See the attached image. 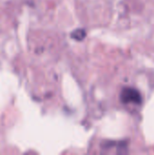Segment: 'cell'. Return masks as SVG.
<instances>
[{
  "label": "cell",
  "instance_id": "6da1fadb",
  "mask_svg": "<svg viewBox=\"0 0 154 155\" xmlns=\"http://www.w3.org/2000/svg\"><path fill=\"white\" fill-rule=\"evenodd\" d=\"M120 99L123 104H142V95L140 92L133 87H124L120 94Z\"/></svg>",
  "mask_w": 154,
  "mask_h": 155
},
{
  "label": "cell",
  "instance_id": "7a4b0ae2",
  "mask_svg": "<svg viewBox=\"0 0 154 155\" xmlns=\"http://www.w3.org/2000/svg\"><path fill=\"white\" fill-rule=\"evenodd\" d=\"M86 35V33L84 29H76L74 30L72 34H71V36L74 39V40H77V41H81L83 40Z\"/></svg>",
  "mask_w": 154,
  "mask_h": 155
}]
</instances>
